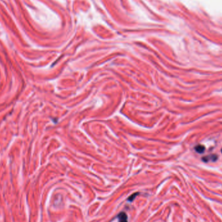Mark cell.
I'll list each match as a JSON object with an SVG mask.
<instances>
[{"label": "cell", "mask_w": 222, "mask_h": 222, "mask_svg": "<svg viewBox=\"0 0 222 222\" xmlns=\"http://www.w3.org/2000/svg\"><path fill=\"white\" fill-rule=\"evenodd\" d=\"M118 222H128V216L127 214L122 212L118 215Z\"/></svg>", "instance_id": "1"}, {"label": "cell", "mask_w": 222, "mask_h": 222, "mask_svg": "<svg viewBox=\"0 0 222 222\" xmlns=\"http://www.w3.org/2000/svg\"><path fill=\"white\" fill-rule=\"evenodd\" d=\"M218 159V157L215 155H209V156H206V157H203V161L205 163H207V162L212 161H216Z\"/></svg>", "instance_id": "2"}, {"label": "cell", "mask_w": 222, "mask_h": 222, "mask_svg": "<svg viewBox=\"0 0 222 222\" xmlns=\"http://www.w3.org/2000/svg\"><path fill=\"white\" fill-rule=\"evenodd\" d=\"M204 149H205V148H204V146H202V145H198L195 147V150L196 151V152H198V153H203Z\"/></svg>", "instance_id": "3"}, {"label": "cell", "mask_w": 222, "mask_h": 222, "mask_svg": "<svg viewBox=\"0 0 222 222\" xmlns=\"http://www.w3.org/2000/svg\"><path fill=\"white\" fill-rule=\"evenodd\" d=\"M138 194H139V193H138V192L134 193V194H133V195H131L130 197H129V198H128V200L129 201H131H131H133L134 200V199L136 198V197L138 195Z\"/></svg>", "instance_id": "4"}, {"label": "cell", "mask_w": 222, "mask_h": 222, "mask_svg": "<svg viewBox=\"0 0 222 222\" xmlns=\"http://www.w3.org/2000/svg\"><path fill=\"white\" fill-rule=\"evenodd\" d=\"M221 153H222V149H221Z\"/></svg>", "instance_id": "5"}]
</instances>
